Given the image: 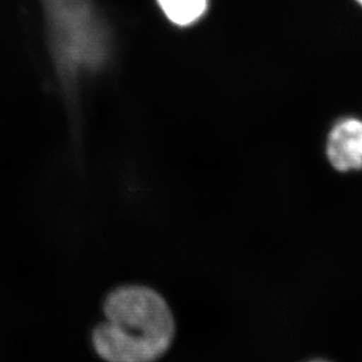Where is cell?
Masks as SVG:
<instances>
[{
	"mask_svg": "<svg viewBox=\"0 0 362 362\" xmlns=\"http://www.w3.org/2000/svg\"><path fill=\"white\" fill-rule=\"evenodd\" d=\"M326 154L339 172L362 170V120L354 117L335 122L328 134Z\"/></svg>",
	"mask_w": 362,
	"mask_h": 362,
	"instance_id": "obj_3",
	"label": "cell"
},
{
	"mask_svg": "<svg viewBox=\"0 0 362 362\" xmlns=\"http://www.w3.org/2000/svg\"><path fill=\"white\" fill-rule=\"evenodd\" d=\"M165 17L179 28H188L209 11V0H156Z\"/></svg>",
	"mask_w": 362,
	"mask_h": 362,
	"instance_id": "obj_4",
	"label": "cell"
},
{
	"mask_svg": "<svg viewBox=\"0 0 362 362\" xmlns=\"http://www.w3.org/2000/svg\"><path fill=\"white\" fill-rule=\"evenodd\" d=\"M46 53L69 104L88 74L104 63L110 31L94 0H38Z\"/></svg>",
	"mask_w": 362,
	"mask_h": 362,
	"instance_id": "obj_2",
	"label": "cell"
},
{
	"mask_svg": "<svg viewBox=\"0 0 362 362\" xmlns=\"http://www.w3.org/2000/svg\"><path fill=\"white\" fill-rule=\"evenodd\" d=\"M305 362H332V361H329V360H327V359H310V360H307V361H305Z\"/></svg>",
	"mask_w": 362,
	"mask_h": 362,
	"instance_id": "obj_5",
	"label": "cell"
},
{
	"mask_svg": "<svg viewBox=\"0 0 362 362\" xmlns=\"http://www.w3.org/2000/svg\"><path fill=\"white\" fill-rule=\"evenodd\" d=\"M353 1H356V4H358V6L362 8V0H353Z\"/></svg>",
	"mask_w": 362,
	"mask_h": 362,
	"instance_id": "obj_6",
	"label": "cell"
},
{
	"mask_svg": "<svg viewBox=\"0 0 362 362\" xmlns=\"http://www.w3.org/2000/svg\"><path fill=\"white\" fill-rule=\"evenodd\" d=\"M103 320L90 345L103 362H159L177 338V319L163 293L146 284H122L106 293Z\"/></svg>",
	"mask_w": 362,
	"mask_h": 362,
	"instance_id": "obj_1",
	"label": "cell"
}]
</instances>
